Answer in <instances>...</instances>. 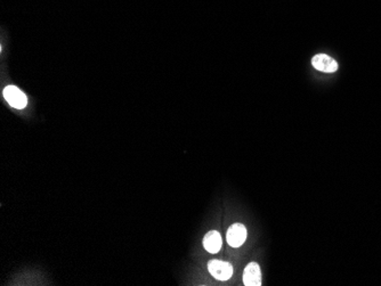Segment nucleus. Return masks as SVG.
<instances>
[{"label":"nucleus","instance_id":"5","mask_svg":"<svg viewBox=\"0 0 381 286\" xmlns=\"http://www.w3.org/2000/svg\"><path fill=\"white\" fill-rule=\"evenodd\" d=\"M243 283L247 286H260L261 285V271L258 264L251 262L246 267L243 271Z\"/></svg>","mask_w":381,"mask_h":286},{"label":"nucleus","instance_id":"4","mask_svg":"<svg viewBox=\"0 0 381 286\" xmlns=\"http://www.w3.org/2000/svg\"><path fill=\"white\" fill-rule=\"evenodd\" d=\"M312 64L316 70L325 73H333L338 70V63L331 56L325 54H318L313 57Z\"/></svg>","mask_w":381,"mask_h":286},{"label":"nucleus","instance_id":"6","mask_svg":"<svg viewBox=\"0 0 381 286\" xmlns=\"http://www.w3.org/2000/svg\"><path fill=\"white\" fill-rule=\"evenodd\" d=\"M203 246L210 253H217L222 247V236L217 231H211L203 238Z\"/></svg>","mask_w":381,"mask_h":286},{"label":"nucleus","instance_id":"2","mask_svg":"<svg viewBox=\"0 0 381 286\" xmlns=\"http://www.w3.org/2000/svg\"><path fill=\"white\" fill-rule=\"evenodd\" d=\"M4 97L11 106L17 109H22L26 106L28 98L24 93H22L20 89L15 85H7L4 89Z\"/></svg>","mask_w":381,"mask_h":286},{"label":"nucleus","instance_id":"3","mask_svg":"<svg viewBox=\"0 0 381 286\" xmlns=\"http://www.w3.org/2000/svg\"><path fill=\"white\" fill-rule=\"evenodd\" d=\"M227 242L232 247H240L246 242L247 230L242 223H234L227 231Z\"/></svg>","mask_w":381,"mask_h":286},{"label":"nucleus","instance_id":"1","mask_svg":"<svg viewBox=\"0 0 381 286\" xmlns=\"http://www.w3.org/2000/svg\"><path fill=\"white\" fill-rule=\"evenodd\" d=\"M208 270L213 277L219 280H227L233 275V266L230 262L221 260H211L208 264Z\"/></svg>","mask_w":381,"mask_h":286}]
</instances>
